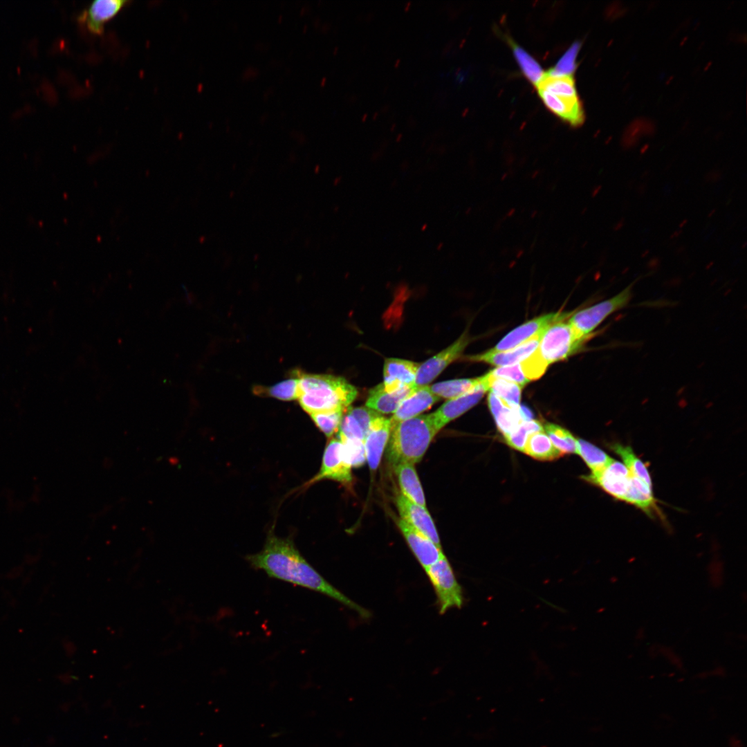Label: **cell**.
<instances>
[{
  "label": "cell",
  "mask_w": 747,
  "mask_h": 747,
  "mask_svg": "<svg viewBox=\"0 0 747 747\" xmlns=\"http://www.w3.org/2000/svg\"><path fill=\"white\" fill-rule=\"evenodd\" d=\"M255 569L265 572L270 578L291 583L326 596L367 618L370 612L358 605L320 575L302 556L292 540L267 535L263 548L246 556Z\"/></svg>",
  "instance_id": "cell-1"
},
{
  "label": "cell",
  "mask_w": 747,
  "mask_h": 747,
  "mask_svg": "<svg viewBox=\"0 0 747 747\" xmlns=\"http://www.w3.org/2000/svg\"><path fill=\"white\" fill-rule=\"evenodd\" d=\"M293 374L298 379L297 399L309 414L345 409L358 395L357 389L342 377L299 371Z\"/></svg>",
  "instance_id": "cell-2"
},
{
  "label": "cell",
  "mask_w": 747,
  "mask_h": 747,
  "mask_svg": "<svg viewBox=\"0 0 747 747\" xmlns=\"http://www.w3.org/2000/svg\"><path fill=\"white\" fill-rule=\"evenodd\" d=\"M438 432L431 414L399 422L391 428L389 439V462L393 465L402 462H419Z\"/></svg>",
  "instance_id": "cell-3"
},
{
  "label": "cell",
  "mask_w": 747,
  "mask_h": 747,
  "mask_svg": "<svg viewBox=\"0 0 747 747\" xmlns=\"http://www.w3.org/2000/svg\"><path fill=\"white\" fill-rule=\"evenodd\" d=\"M566 320L553 323L542 333L537 351L548 365L575 353L587 340L579 337Z\"/></svg>",
  "instance_id": "cell-4"
},
{
  "label": "cell",
  "mask_w": 747,
  "mask_h": 747,
  "mask_svg": "<svg viewBox=\"0 0 747 747\" xmlns=\"http://www.w3.org/2000/svg\"><path fill=\"white\" fill-rule=\"evenodd\" d=\"M634 282L617 295L571 314L567 320L577 335L588 340L591 333L607 317L626 307L632 296Z\"/></svg>",
  "instance_id": "cell-5"
},
{
  "label": "cell",
  "mask_w": 747,
  "mask_h": 747,
  "mask_svg": "<svg viewBox=\"0 0 747 747\" xmlns=\"http://www.w3.org/2000/svg\"><path fill=\"white\" fill-rule=\"evenodd\" d=\"M424 571L434 588L441 614L451 608L462 607L464 602L462 587L443 553Z\"/></svg>",
  "instance_id": "cell-6"
},
{
  "label": "cell",
  "mask_w": 747,
  "mask_h": 747,
  "mask_svg": "<svg viewBox=\"0 0 747 747\" xmlns=\"http://www.w3.org/2000/svg\"><path fill=\"white\" fill-rule=\"evenodd\" d=\"M583 478L609 495L625 502L638 479L632 475L622 463L613 460L600 471L591 472Z\"/></svg>",
  "instance_id": "cell-7"
},
{
  "label": "cell",
  "mask_w": 747,
  "mask_h": 747,
  "mask_svg": "<svg viewBox=\"0 0 747 747\" xmlns=\"http://www.w3.org/2000/svg\"><path fill=\"white\" fill-rule=\"evenodd\" d=\"M470 341L468 332H464L452 344L420 364L412 389L428 385L450 364L461 356Z\"/></svg>",
  "instance_id": "cell-8"
},
{
  "label": "cell",
  "mask_w": 747,
  "mask_h": 747,
  "mask_svg": "<svg viewBox=\"0 0 747 747\" xmlns=\"http://www.w3.org/2000/svg\"><path fill=\"white\" fill-rule=\"evenodd\" d=\"M351 468L344 456L340 440L331 439L324 450L320 471L305 486L325 479L349 486L352 481Z\"/></svg>",
  "instance_id": "cell-9"
},
{
  "label": "cell",
  "mask_w": 747,
  "mask_h": 747,
  "mask_svg": "<svg viewBox=\"0 0 747 747\" xmlns=\"http://www.w3.org/2000/svg\"><path fill=\"white\" fill-rule=\"evenodd\" d=\"M483 376V379L480 384L456 398L448 400L436 411L431 414L438 432L448 423L470 409L482 399L488 390V376L486 374Z\"/></svg>",
  "instance_id": "cell-10"
},
{
  "label": "cell",
  "mask_w": 747,
  "mask_h": 747,
  "mask_svg": "<svg viewBox=\"0 0 747 747\" xmlns=\"http://www.w3.org/2000/svg\"><path fill=\"white\" fill-rule=\"evenodd\" d=\"M572 313H551L531 320L510 331L490 350L500 352L517 347L545 330L553 323L567 319Z\"/></svg>",
  "instance_id": "cell-11"
},
{
  "label": "cell",
  "mask_w": 747,
  "mask_h": 747,
  "mask_svg": "<svg viewBox=\"0 0 747 747\" xmlns=\"http://www.w3.org/2000/svg\"><path fill=\"white\" fill-rule=\"evenodd\" d=\"M398 526L414 556L425 570L443 553L429 537L400 518Z\"/></svg>",
  "instance_id": "cell-12"
},
{
  "label": "cell",
  "mask_w": 747,
  "mask_h": 747,
  "mask_svg": "<svg viewBox=\"0 0 747 747\" xmlns=\"http://www.w3.org/2000/svg\"><path fill=\"white\" fill-rule=\"evenodd\" d=\"M420 363L400 358H387L383 367V386L387 392H395L414 386Z\"/></svg>",
  "instance_id": "cell-13"
},
{
  "label": "cell",
  "mask_w": 747,
  "mask_h": 747,
  "mask_svg": "<svg viewBox=\"0 0 747 747\" xmlns=\"http://www.w3.org/2000/svg\"><path fill=\"white\" fill-rule=\"evenodd\" d=\"M396 506L401 519L423 533L436 546L441 548L435 524L425 507L411 501L402 494L396 497Z\"/></svg>",
  "instance_id": "cell-14"
},
{
  "label": "cell",
  "mask_w": 747,
  "mask_h": 747,
  "mask_svg": "<svg viewBox=\"0 0 747 747\" xmlns=\"http://www.w3.org/2000/svg\"><path fill=\"white\" fill-rule=\"evenodd\" d=\"M391 431L390 419L379 415L371 423L365 439L366 460L371 470L378 468Z\"/></svg>",
  "instance_id": "cell-15"
},
{
  "label": "cell",
  "mask_w": 747,
  "mask_h": 747,
  "mask_svg": "<svg viewBox=\"0 0 747 747\" xmlns=\"http://www.w3.org/2000/svg\"><path fill=\"white\" fill-rule=\"evenodd\" d=\"M440 400L429 385L411 389V392L400 403L389 418L391 428L399 422L418 416Z\"/></svg>",
  "instance_id": "cell-16"
},
{
  "label": "cell",
  "mask_w": 747,
  "mask_h": 747,
  "mask_svg": "<svg viewBox=\"0 0 747 747\" xmlns=\"http://www.w3.org/2000/svg\"><path fill=\"white\" fill-rule=\"evenodd\" d=\"M544 331L523 344L510 350L500 352L488 350L481 354L468 356V360L486 362L499 367L519 363L531 356L537 350Z\"/></svg>",
  "instance_id": "cell-17"
},
{
  "label": "cell",
  "mask_w": 747,
  "mask_h": 747,
  "mask_svg": "<svg viewBox=\"0 0 747 747\" xmlns=\"http://www.w3.org/2000/svg\"><path fill=\"white\" fill-rule=\"evenodd\" d=\"M379 415L380 414L366 406H349L344 410L338 436L365 441L371 421Z\"/></svg>",
  "instance_id": "cell-18"
},
{
  "label": "cell",
  "mask_w": 747,
  "mask_h": 747,
  "mask_svg": "<svg viewBox=\"0 0 747 747\" xmlns=\"http://www.w3.org/2000/svg\"><path fill=\"white\" fill-rule=\"evenodd\" d=\"M537 93L551 112L571 126H580L584 122V111L579 98L559 97L541 89H537Z\"/></svg>",
  "instance_id": "cell-19"
},
{
  "label": "cell",
  "mask_w": 747,
  "mask_h": 747,
  "mask_svg": "<svg viewBox=\"0 0 747 747\" xmlns=\"http://www.w3.org/2000/svg\"><path fill=\"white\" fill-rule=\"evenodd\" d=\"M127 3L121 0H97L82 12L79 20L84 24L89 30L101 34L104 24L113 17Z\"/></svg>",
  "instance_id": "cell-20"
},
{
  "label": "cell",
  "mask_w": 747,
  "mask_h": 747,
  "mask_svg": "<svg viewBox=\"0 0 747 747\" xmlns=\"http://www.w3.org/2000/svg\"><path fill=\"white\" fill-rule=\"evenodd\" d=\"M394 468L401 494L411 501L425 507V495L414 464L402 462Z\"/></svg>",
  "instance_id": "cell-21"
},
{
  "label": "cell",
  "mask_w": 747,
  "mask_h": 747,
  "mask_svg": "<svg viewBox=\"0 0 747 747\" xmlns=\"http://www.w3.org/2000/svg\"><path fill=\"white\" fill-rule=\"evenodd\" d=\"M410 392L409 388L395 392H387L382 382L369 390L366 407L379 414L394 413L400 403Z\"/></svg>",
  "instance_id": "cell-22"
},
{
  "label": "cell",
  "mask_w": 747,
  "mask_h": 747,
  "mask_svg": "<svg viewBox=\"0 0 747 747\" xmlns=\"http://www.w3.org/2000/svg\"><path fill=\"white\" fill-rule=\"evenodd\" d=\"M488 403L497 428L504 436L522 422L519 409L510 408L492 392L488 394Z\"/></svg>",
  "instance_id": "cell-23"
},
{
  "label": "cell",
  "mask_w": 747,
  "mask_h": 747,
  "mask_svg": "<svg viewBox=\"0 0 747 747\" xmlns=\"http://www.w3.org/2000/svg\"><path fill=\"white\" fill-rule=\"evenodd\" d=\"M523 452L533 459L541 461H553L562 456L544 431L530 434Z\"/></svg>",
  "instance_id": "cell-24"
},
{
  "label": "cell",
  "mask_w": 747,
  "mask_h": 747,
  "mask_svg": "<svg viewBox=\"0 0 747 747\" xmlns=\"http://www.w3.org/2000/svg\"><path fill=\"white\" fill-rule=\"evenodd\" d=\"M610 449L618 454L630 473L652 487V479L648 468L644 462L637 456L631 446L620 443L609 444Z\"/></svg>",
  "instance_id": "cell-25"
},
{
  "label": "cell",
  "mask_w": 747,
  "mask_h": 747,
  "mask_svg": "<svg viewBox=\"0 0 747 747\" xmlns=\"http://www.w3.org/2000/svg\"><path fill=\"white\" fill-rule=\"evenodd\" d=\"M488 390L499 397L510 408L518 409L522 387L518 384L490 376L488 373Z\"/></svg>",
  "instance_id": "cell-26"
},
{
  "label": "cell",
  "mask_w": 747,
  "mask_h": 747,
  "mask_svg": "<svg viewBox=\"0 0 747 747\" xmlns=\"http://www.w3.org/2000/svg\"><path fill=\"white\" fill-rule=\"evenodd\" d=\"M536 87L559 97L578 98L572 75L553 76L545 73Z\"/></svg>",
  "instance_id": "cell-27"
},
{
  "label": "cell",
  "mask_w": 747,
  "mask_h": 747,
  "mask_svg": "<svg viewBox=\"0 0 747 747\" xmlns=\"http://www.w3.org/2000/svg\"><path fill=\"white\" fill-rule=\"evenodd\" d=\"M483 379V376L472 378L454 379L442 381L430 386L432 391L440 398L452 399L472 389Z\"/></svg>",
  "instance_id": "cell-28"
},
{
  "label": "cell",
  "mask_w": 747,
  "mask_h": 747,
  "mask_svg": "<svg viewBox=\"0 0 747 747\" xmlns=\"http://www.w3.org/2000/svg\"><path fill=\"white\" fill-rule=\"evenodd\" d=\"M510 44L515 59L526 77L535 86L544 76L543 70L538 62L522 47L508 37H506Z\"/></svg>",
  "instance_id": "cell-29"
},
{
  "label": "cell",
  "mask_w": 747,
  "mask_h": 747,
  "mask_svg": "<svg viewBox=\"0 0 747 747\" xmlns=\"http://www.w3.org/2000/svg\"><path fill=\"white\" fill-rule=\"evenodd\" d=\"M576 453L584 461L591 472L601 470L614 460L601 449L581 439H576Z\"/></svg>",
  "instance_id": "cell-30"
},
{
  "label": "cell",
  "mask_w": 747,
  "mask_h": 747,
  "mask_svg": "<svg viewBox=\"0 0 747 747\" xmlns=\"http://www.w3.org/2000/svg\"><path fill=\"white\" fill-rule=\"evenodd\" d=\"M298 379L293 374L292 378L270 387L255 386L253 392L261 396H268L282 400H292L297 398Z\"/></svg>",
  "instance_id": "cell-31"
},
{
  "label": "cell",
  "mask_w": 747,
  "mask_h": 747,
  "mask_svg": "<svg viewBox=\"0 0 747 747\" xmlns=\"http://www.w3.org/2000/svg\"><path fill=\"white\" fill-rule=\"evenodd\" d=\"M541 431H544V426L540 421H522L515 430L505 436L504 439L510 448L523 452L528 436Z\"/></svg>",
  "instance_id": "cell-32"
},
{
  "label": "cell",
  "mask_w": 747,
  "mask_h": 747,
  "mask_svg": "<svg viewBox=\"0 0 747 747\" xmlns=\"http://www.w3.org/2000/svg\"><path fill=\"white\" fill-rule=\"evenodd\" d=\"M544 428L555 448L562 454L576 453V439L566 429L546 423Z\"/></svg>",
  "instance_id": "cell-33"
},
{
  "label": "cell",
  "mask_w": 747,
  "mask_h": 747,
  "mask_svg": "<svg viewBox=\"0 0 747 747\" xmlns=\"http://www.w3.org/2000/svg\"><path fill=\"white\" fill-rule=\"evenodd\" d=\"M345 409H338L317 412L311 414L310 416L315 425L325 436L331 437L335 432L338 431Z\"/></svg>",
  "instance_id": "cell-34"
},
{
  "label": "cell",
  "mask_w": 747,
  "mask_h": 747,
  "mask_svg": "<svg viewBox=\"0 0 747 747\" xmlns=\"http://www.w3.org/2000/svg\"><path fill=\"white\" fill-rule=\"evenodd\" d=\"M338 439L342 444L344 456L351 467H360L364 465L367 461L364 441L343 437Z\"/></svg>",
  "instance_id": "cell-35"
},
{
  "label": "cell",
  "mask_w": 747,
  "mask_h": 747,
  "mask_svg": "<svg viewBox=\"0 0 747 747\" xmlns=\"http://www.w3.org/2000/svg\"><path fill=\"white\" fill-rule=\"evenodd\" d=\"M580 48L579 42H575L559 59L555 67L546 73L553 76L572 75L576 68V57Z\"/></svg>",
  "instance_id": "cell-36"
},
{
  "label": "cell",
  "mask_w": 747,
  "mask_h": 747,
  "mask_svg": "<svg viewBox=\"0 0 747 747\" xmlns=\"http://www.w3.org/2000/svg\"><path fill=\"white\" fill-rule=\"evenodd\" d=\"M524 375L529 380L538 379L549 365L536 350L531 356L520 362Z\"/></svg>",
  "instance_id": "cell-37"
},
{
  "label": "cell",
  "mask_w": 747,
  "mask_h": 747,
  "mask_svg": "<svg viewBox=\"0 0 747 747\" xmlns=\"http://www.w3.org/2000/svg\"><path fill=\"white\" fill-rule=\"evenodd\" d=\"M488 374L494 378L505 379L520 385L522 388L530 381L525 377L520 362L512 365L498 367Z\"/></svg>",
  "instance_id": "cell-38"
},
{
  "label": "cell",
  "mask_w": 747,
  "mask_h": 747,
  "mask_svg": "<svg viewBox=\"0 0 747 747\" xmlns=\"http://www.w3.org/2000/svg\"><path fill=\"white\" fill-rule=\"evenodd\" d=\"M427 225L426 223H425V224H423V225H422V227H421V230H422V231H425V230L427 229Z\"/></svg>",
  "instance_id": "cell-39"
},
{
  "label": "cell",
  "mask_w": 747,
  "mask_h": 747,
  "mask_svg": "<svg viewBox=\"0 0 747 747\" xmlns=\"http://www.w3.org/2000/svg\"><path fill=\"white\" fill-rule=\"evenodd\" d=\"M410 5H411V1H408V2L407 3V4H406L405 7L404 8V9H405V10H407L408 9V8H409V7L410 6Z\"/></svg>",
  "instance_id": "cell-40"
},
{
  "label": "cell",
  "mask_w": 747,
  "mask_h": 747,
  "mask_svg": "<svg viewBox=\"0 0 747 747\" xmlns=\"http://www.w3.org/2000/svg\"><path fill=\"white\" fill-rule=\"evenodd\" d=\"M402 136H403V134H402V133H399V134H398V135L397 136V137H396V140H397V141L400 140V138H401Z\"/></svg>",
  "instance_id": "cell-41"
},
{
  "label": "cell",
  "mask_w": 747,
  "mask_h": 747,
  "mask_svg": "<svg viewBox=\"0 0 747 747\" xmlns=\"http://www.w3.org/2000/svg\"><path fill=\"white\" fill-rule=\"evenodd\" d=\"M442 247H443V243H440L439 244V246H437V249H438V250H441V248Z\"/></svg>",
  "instance_id": "cell-42"
},
{
  "label": "cell",
  "mask_w": 747,
  "mask_h": 747,
  "mask_svg": "<svg viewBox=\"0 0 747 747\" xmlns=\"http://www.w3.org/2000/svg\"><path fill=\"white\" fill-rule=\"evenodd\" d=\"M325 81H326V77H324L322 78V80L321 81V84L323 85L324 84Z\"/></svg>",
  "instance_id": "cell-43"
},
{
  "label": "cell",
  "mask_w": 747,
  "mask_h": 747,
  "mask_svg": "<svg viewBox=\"0 0 747 747\" xmlns=\"http://www.w3.org/2000/svg\"><path fill=\"white\" fill-rule=\"evenodd\" d=\"M367 113L364 114V115H363V116H362V120H365V119L367 118Z\"/></svg>",
  "instance_id": "cell-44"
},
{
  "label": "cell",
  "mask_w": 747,
  "mask_h": 747,
  "mask_svg": "<svg viewBox=\"0 0 747 747\" xmlns=\"http://www.w3.org/2000/svg\"><path fill=\"white\" fill-rule=\"evenodd\" d=\"M399 63H400V59H398L396 60V63L394 64L395 66H396L398 65V64H399Z\"/></svg>",
  "instance_id": "cell-45"
},
{
  "label": "cell",
  "mask_w": 747,
  "mask_h": 747,
  "mask_svg": "<svg viewBox=\"0 0 747 747\" xmlns=\"http://www.w3.org/2000/svg\"><path fill=\"white\" fill-rule=\"evenodd\" d=\"M378 112H375L374 114L373 118H375L378 116Z\"/></svg>",
  "instance_id": "cell-46"
},
{
  "label": "cell",
  "mask_w": 747,
  "mask_h": 747,
  "mask_svg": "<svg viewBox=\"0 0 747 747\" xmlns=\"http://www.w3.org/2000/svg\"><path fill=\"white\" fill-rule=\"evenodd\" d=\"M337 49H338V47H335V49H334V53H336V51H337Z\"/></svg>",
  "instance_id": "cell-47"
},
{
  "label": "cell",
  "mask_w": 747,
  "mask_h": 747,
  "mask_svg": "<svg viewBox=\"0 0 747 747\" xmlns=\"http://www.w3.org/2000/svg\"><path fill=\"white\" fill-rule=\"evenodd\" d=\"M395 125H396V124H393V125L391 126V130H392V129H393L394 128Z\"/></svg>",
  "instance_id": "cell-48"
}]
</instances>
